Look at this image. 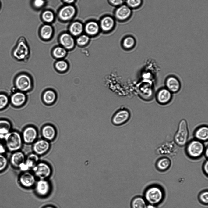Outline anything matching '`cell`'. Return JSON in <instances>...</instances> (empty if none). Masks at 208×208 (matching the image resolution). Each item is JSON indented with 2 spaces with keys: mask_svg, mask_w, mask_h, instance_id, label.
I'll use <instances>...</instances> for the list:
<instances>
[{
  "mask_svg": "<svg viewBox=\"0 0 208 208\" xmlns=\"http://www.w3.org/2000/svg\"><path fill=\"white\" fill-rule=\"evenodd\" d=\"M165 192L164 188L158 184H152L145 189L143 197L148 204L158 206L164 201Z\"/></svg>",
  "mask_w": 208,
  "mask_h": 208,
  "instance_id": "cell-1",
  "label": "cell"
},
{
  "mask_svg": "<svg viewBox=\"0 0 208 208\" xmlns=\"http://www.w3.org/2000/svg\"><path fill=\"white\" fill-rule=\"evenodd\" d=\"M185 146V154L192 160L199 159L204 155L205 146L201 141L194 138L188 142Z\"/></svg>",
  "mask_w": 208,
  "mask_h": 208,
  "instance_id": "cell-2",
  "label": "cell"
},
{
  "mask_svg": "<svg viewBox=\"0 0 208 208\" xmlns=\"http://www.w3.org/2000/svg\"><path fill=\"white\" fill-rule=\"evenodd\" d=\"M3 139L7 149L10 152L19 151L22 147V137L17 131H11L4 137Z\"/></svg>",
  "mask_w": 208,
  "mask_h": 208,
  "instance_id": "cell-3",
  "label": "cell"
},
{
  "mask_svg": "<svg viewBox=\"0 0 208 208\" xmlns=\"http://www.w3.org/2000/svg\"><path fill=\"white\" fill-rule=\"evenodd\" d=\"M189 130L187 121L185 119L179 122L177 131L173 137L175 143L178 146L182 147L188 142Z\"/></svg>",
  "mask_w": 208,
  "mask_h": 208,
  "instance_id": "cell-4",
  "label": "cell"
},
{
  "mask_svg": "<svg viewBox=\"0 0 208 208\" xmlns=\"http://www.w3.org/2000/svg\"><path fill=\"white\" fill-rule=\"evenodd\" d=\"M131 116V112L129 109L121 107L113 113L111 118V123L116 127L122 126L129 121Z\"/></svg>",
  "mask_w": 208,
  "mask_h": 208,
  "instance_id": "cell-5",
  "label": "cell"
},
{
  "mask_svg": "<svg viewBox=\"0 0 208 208\" xmlns=\"http://www.w3.org/2000/svg\"><path fill=\"white\" fill-rule=\"evenodd\" d=\"M32 169L34 175L40 179H45L51 174V167L45 163H37Z\"/></svg>",
  "mask_w": 208,
  "mask_h": 208,
  "instance_id": "cell-6",
  "label": "cell"
},
{
  "mask_svg": "<svg viewBox=\"0 0 208 208\" xmlns=\"http://www.w3.org/2000/svg\"><path fill=\"white\" fill-rule=\"evenodd\" d=\"M28 46L23 37L18 40L16 45L13 52V55L16 59L21 60L24 59L28 54Z\"/></svg>",
  "mask_w": 208,
  "mask_h": 208,
  "instance_id": "cell-7",
  "label": "cell"
},
{
  "mask_svg": "<svg viewBox=\"0 0 208 208\" xmlns=\"http://www.w3.org/2000/svg\"><path fill=\"white\" fill-rule=\"evenodd\" d=\"M15 84L16 88L21 91L29 90L31 86L30 78L28 75L22 74L17 76L15 80Z\"/></svg>",
  "mask_w": 208,
  "mask_h": 208,
  "instance_id": "cell-8",
  "label": "cell"
},
{
  "mask_svg": "<svg viewBox=\"0 0 208 208\" xmlns=\"http://www.w3.org/2000/svg\"><path fill=\"white\" fill-rule=\"evenodd\" d=\"M156 99L157 102L161 105H165L171 101L172 93L166 88H161L157 93Z\"/></svg>",
  "mask_w": 208,
  "mask_h": 208,
  "instance_id": "cell-9",
  "label": "cell"
},
{
  "mask_svg": "<svg viewBox=\"0 0 208 208\" xmlns=\"http://www.w3.org/2000/svg\"><path fill=\"white\" fill-rule=\"evenodd\" d=\"M37 132L34 127L29 126L26 127L22 132L23 140L27 144L32 143L35 141L37 136Z\"/></svg>",
  "mask_w": 208,
  "mask_h": 208,
  "instance_id": "cell-10",
  "label": "cell"
},
{
  "mask_svg": "<svg viewBox=\"0 0 208 208\" xmlns=\"http://www.w3.org/2000/svg\"><path fill=\"white\" fill-rule=\"evenodd\" d=\"M50 147V144L48 141L45 139H41L34 142L33 149L35 153L41 155L46 153Z\"/></svg>",
  "mask_w": 208,
  "mask_h": 208,
  "instance_id": "cell-11",
  "label": "cell"
},
{
  "mask_svg": "<svg viewBox=\"0 0 208 208\" xmlns=\"http://www.w3.org/2000/svg\"><path fill=\"white\" fill-rule=\"evenodd\" d=\"M19 180L20 185L25 188H31L36 183L35 175L28 172L21 174L19 176Z\"/></svg>",
  "mask_w": 208,
  "mask_h": 208,
  "instance_id": "cell-12",
  "label": "cell"
},
{
  "mask_svg": "<svg viewBox=\"0 0 208 208\" xmlns=\"http://www.w3.org/2000/svg\"><path fill=\"white\" fill-rule=\"evenodd\" d=\"M35 190L39 195L46 196L48 194L50 191V185L46 180L40 179L35 184Z\"/></svg>",
  "mask_w": 208,
  "mask_h": 208,
  "instance_id": "cell-13",
  "label": "cell"
},
{
  "mask_svg": "<svg viewBox=\"0 0 208 208\" xmlns=\"http://www.w3.org/2000/svg\"><path fill=\"white\" fill-rule=\"evenodd\" d=\"M165 88L172 93L178 92L181 87V83L179 79L173 76L167 77L165 80Z\"/></svg>",
  "mask_w": 208,
  "mask_h": 208,
  "instance_id": "cell-14",
  "label": "cell"
},
{
  "mask_svg": "<svg viewBox=\"0 0 208 208\" xmlns=\"http://www.w3.org/2000/svg\"><path fill=\"white\" fill-rule=\"evenodd\" d=\"M76 10L74 6L67 5L62 8L58 13L59 18L63 21H67L72 19L74 16Z\"/></svg>",
  "mask_w": 208,
  "mask_h": 208,
  "instance_id": "cell-15",
  "label": "cell"
},
{
  "mask_svg": "<svg viewBox=\"0 0 208 208\" xmlns=\"http://www.w3.org/2000/svg\"><path fill=\"white\" fill-rule=\"evenodd\" d=\"M194 138L203 142H207L208 139L207 125H202L197 127L193 132Z\"/></svg>",
  "mask_w": 208,
  "mask_h": 208,
  "instance_id": "cell-16",
  "label": "cell"
},
{
  "mask_svg": "<svg viewBox=\"0 0 208 208\" xmlns=\"http://www.w3.org/2000/svg\"><path fill=\"white\" fill-rule=\"evenodd\" d=\"M39 160L38 155L36 154L31 153L26 158L24 162L20 166L19 169L23 171L33 168L38 163Z\"/></svg>",
  "mask_w": 208,
  "mask_h": 208,
  "instance_id": "cell-17",
  "label": "cell"
},
{
  "mask_svg": "<svg viewBox=\"0 0 208 208\" xmlns=\"http://www.w3.org/2000/svg\"><path fill=\"white\" fill-rule=\"evenodd\" d=\"M171 165V159L168 157L165 156L161 157L156 161L155 166L156 169L161 172H164L167 170Z\"/></svg>",
  "mask_w": 208,
  "mask_h": 208,
  "instance_id": "cell-18",
  "label": "cell"
},
{
  "mask_svg": "<svg viewBox=\"0 0 208 208\" xmlns=\"http://www.w3.org/2000/svg\"><path fill=\"white\" fill-rule=\"evenodd\" d=\"M25 159L24 154L21 151H18L13 152L10 157V162L13 167L19 168L24 162Z\"/></svg>",
  "mask_w": 208,
  "mask_h": 208,
  "instance_id": "cell-19",
  "label": "cell"
},
{
  "mask_svg": "<svg viewBox=\"0 0 208 208\" xmlns=\"http://www.w3.org/2000/svg\"><path fill=\"white\" fill-rule=\"evenodd\" d=\"M59 40L61 45L65 49H72L74 46V40L71 34L66 33L62 34Z\"/></svg>",
  "mask_w": 208,
  "mask_h": 208,
  "instance_id": "cell-20",
  "label": "cell"
},
{
  "mask_svg": "<svg viewBox=\"0 0 208 208\" xmlns=\"http://www.w3.org/2000/svg\"><path fill=\"white\" fill-rule=\"evenodd\" d=\"M41 134L44 139L48 141L53 140L56 135V131L52 125L47 124L44 126L41 130Z\"/></svg>",
  "mask_w": 208,
  "mask_h": 208,
  "instance_id": "cell-21",
  "label": "cell"
},
{
  "mask_svg": "<svg viewBox=\"0 0 208 208\" xmlns=\"http://www.w3.org/2000/svg\"><path fill=\"white\" fill-rule=\"evenodd\" d=\"M131 10L128 6L123 5L118 7L116 10L115 15L119 20H122L127 18L130 15Z\"/></svg>",
  "mask_w": 208,
  "mask_h": 208,
  "instance_id": "cell-22",
  "label": "cell"
},
{
  "mask_svg": "<svg viewBox=\"0 0 208 208\" xmlns=\"http://www.w3.org/2000/svg\"><path fill=\"white\" fill-rule=\"evenodd\" d=\"M26 100L25 95L22 92H16L13 94L10 99L12 104L16 107L22 106Z\"/></svg>",
  "mask_w": 208,
  "mask_h": 208,
  "instance_id": "cell-23",
  "label": "cell"
},
{
  "mask_svg": "<svg viewBox=\"0 0 208 208\" xmlns=\"http://www.w3.org/2000/svg\"><path fill=\"white\" fill-rule=\"evenodd\" d=\"M147 203L143 196H136L134 197L131 202V208H146Z\"/></svg>",
  "mask_w": 208,
  "mask_h": 208,
  "instance_id": "cell-24",
  "label": "cell"
},
{
  "mask_svg": "<svg viewBox=\"0 0 208 208\" xmlns=\"http://www.w3.org/2000/svg\"><path fill=\"white\" fill-rule=\"evenodd\" d=\"M12 124L9 120L5 119H0V138L4 137L11 131Z\"/></svg>",
  "mask_w": 208,
  "mask_h": 208,
  "instance_id": "cell-25",
  "label": "cell"
},
{
  "mask_svg": "<svg viewBox=\"0 0 208 208\" xmlns=\"http://www.w3.org/2000/svg\"><path fill=\"white\" fill-rule=\"evenodd\" d=\"M114 24L113 19L110 16H107L104 17L101 20L100 26L103 31H108L113 28Z\"/></svg>",
  "mask_w": 208,
  "mask_h": 208,
  "instance_id": "cell-26",
  "label": "cell"
},
{
  "mask_svg": "<svg viewBox=\"0 0 208 208\" xmlns=\"http://www.w3.org/2000/svg\"><path fill=\"white\" fill-rule=\"evenodd\" d=\"M83 27L82 24L78 21L72 23L69 27V32L72 35L77 36L83 32Z\"/></svg>",
  "mask_w": 208,
  "mask_h": 208,
  "instance_id": "cell-27",
  "label": "cell"
},
{
  "mask_svg": "<svg viewBox=\"0 0 208 208\" xmlns=\"http://www.w3.org/2000/svg\"><path fill=\"white\" fill-rule=\"evenodd\" d=\"M86 32L90 35H94L98 33L99 30V26L97 23L95 21L88 22L85 26Z\"/></svg>",
  "mask_w": 208,
  "mask_h": 208,
  "instance_id": "cell-28",
  "label": "cell"
},
{
  "mask_svg": "<svg viewBox=\"0 0 208 208\" xmlns=\"http://www.w3.org/2000/svg\"><path fill=\"white\" fill-rule=\"evenodd\" d=\"M53 30L51 26L49 24H45L41 27L40 30V34L42 38L44 39H50L52 36Z\"/></svg>",
  "mask_w": 208,
  "mask_h": 208,
  "instance_id": "cell-29",
  "label": "cell"
},
{
  "mask_svg": "<svg viewBox=\"0 0 208 208\" xmlns=\"http://www.w3.org/2000/svg\"><path fill=\"white\" fill-rule=\"evenodd\" d=\"M56 99L55 93L51 90L46 91L44 94L43 99L44 102L47 104H51L53 103Z\"/></svg>",
  "mask_w": 208,
  "mask_h": 208,
  "instance_id": "cell-30",
  "label": "cell"
},
{
  "mask_svg": "<svg viewBox=\"0 0 208 208\" xmlns=\"http://www.w3.org/2000/svg\"><path fill=\"white\" fill-rule=\"evenodd\" d=\"M199 201L201 204L207 206L208 205V191L207 189L200 192L198 196Z\"/></svg>",
  "mask_w": 208,
  "mask_h": 208,
  "instance_id": "cell-31",
  "label": "cell"
},
{
  "mask_svg": "<svg viewBox=\"0 0 208 208\" xmlns=\"http://www.w3.org/2000/svg\"><path fill=\"white\" fill-rule=\"evenodd\" d=\"M53 54L56 58L60 59L64 57L67 54L66 49L62 47H57L54 49Z\"/></svg>",
  "mask_w": 208,
  "mask_h": 208,
  "instance_id": "cell-32",
  "label": "cell"
},
{
  "mask_svg": "<svg viewBox=\"0 0 208 208\" xmlns=\"http://www.w3.org/2000/svg\"><path fill=\"white\" fill-rule=\"evenodd\" d=\"M42 17L44 22L49 23L54 20L55 16L53 13L51 11L47 10L42 13Z\"/></svg>",
  "mask_w": 208,
  "mask_h": 208,
  "instance_id": "cell-33",
  "label": "cell"
},
{
  "mask_svg": "<svg viewBox=\"0 0 208 208\" xmlns=\"http://www.w3.org/2000/svg\"><path fill=\"white\" fill-rule=\"evenodd\" d=\"M135 43V41L133 38L128 37L123 40V45L125 48L129 49L132 48L134 46Z\"/></svg>",
  "mask_w": 208,
  "mask_h": 208,
  "instance_id": "cell-34",
  "label": "cell"
},
{
  "mask_svg": "<svg viewBox=\"0 0 208 208\" xmlns=\"http://www.w3.org/2000/svg\"><path fill=\"white\" fill-rule=\"evenodd\" d=\"M55 67L56 69L61 72L65 71L68 67V65L66 62L64 60H59L57 61L55 64Z\"/></svg>",
  "mask_w": 208,
  "mask_h": 208,
  "instance_id": "cell-35",
  "label": "cell"
},
{
  "mask_svg": "<svg viewBox=\"0 0 208 208\" xmlns=\"http://www.w3.org/2000/svg\"><path fill=\"white\" fill-rule=\"evenodd\" d=\"M89 38L86 35H82L76 39V42L79 45L83 46L86 45L89 42Z\"/></svg>",
  "mask_w": 208,
  "mask_h": 208,
  "instance_id": "cell-36",
  "label": "cell"
},
{
  "mask_svg": "<svg viewBox=\"0 0 208 208\" xmlns=\"http://www.w3.org/2000/svg\"><path fill=\"white\" fill-rule=\"evenodd\" d=\"M9 102L8 96L4 94H0V110L5 108Z\"/></svg>",
  "mask_w": 208,
  "mask_h": 208,
  "instance_id": "cell-37",
  "label": "cell"
},
{
  "mask_svg": "<svg viewBox=\"0 0 208 208\" xmlns=\"http://www.w3.org/2000/svg\"><path fill=\"white\" fill-rule=\"evenodd\" d=\"M8 163L7 159L4 154H0V172L7 168Z\"/></svg>",
  "mask_w": 208,
  "mask_h": 208,
  "instance_id": "cell-38",
  "label": "cell"
},
{
  "mask_svg": "<svg viewBox=\"0 0 208 208\" xmlns=\"http://www.w3.org/2000/svg\"><path fill=\"white\" fill-rule=\"evenodd\" d=\"M126 3L129 7L136 8L142 5L143 0H127Z\"/></svg>",
  "mask_w": 208,
  "mask_h": 208,
  "instance_id": "cell-39",
  "label": "cell"
},
{
  "mask_svg": "<svg viewBox=\"0 0 208 208\" xmlns=\"http://www.w3.org/2000/svg\"><path fill=\"white\" fill-rule=\"evenodd\" d=\"M45 3L44 0H33V4L34 6L37 8L42 7Z\"/></svg>",
  "mask_w": 208,
  "mask_h": 208,
  "instance_id": "cell-40",
  "label": "cell"
},
{
  "mask_svg": "<svg viewBox=\"0 0 208 208\" xmlns=\"http://www.w3.org/2000/svg\"><path fill=\"white\" fill-rule=\"evenodd\" d=\"M202 169L204 174L207 177L208 176V161L206 159L203 162Z\"/></svg>",
  "mask_w": 208,
  "mask_h": 208,
  "instance_id": "cell-41",
  "label": "cell"
},
{
  "mask_svg": "<svg viewBox=\"0 0 208 208\" xmlns=\"http://www.w3.org/2000/svg\"><path fill=\"white\" fill-rule=\"evenodd\" d=\"M7 149L5 144L0 142V154H4L6 152Z\"/></svg>",
  "mask_w": 208,
  "mask_h": 208,
  "instance_id": "cell-42",
  "label": "cell"
},
{
  "mask_svg": "<svg viewBox=\"0 0 208 208\" xmlns=\"http://www.w3.org/2000/svg\"><path fill=\"white\" fill-rule=\"evenodd\" d=\"M110 3L115 5H121L123 3L122 0H109Z\"/></svg>",
  "mask_w": 208,
  "mask_h": 208,
  "instance_id": "cell-43",
  "label": "cell"
},
{
  "mask_svg": "<svg viewBox=\"0 0 208 208\" xmlns=\"http://www.w3.org/2000/svg\"><path fill=\"white\" fill-rule=\"evenodd\" d=\"M204 155L206 158V159H207L208 157V148L207 145L205 147L204 153Z\"/></svg>",
  "mask_w": 208,
  "mask_h": 208,
  "instance_id": "cell-44",
  "label": "cell"
},
{
  "mask_svg": "<svg viewBox=\"0 0 208 208\" xmlns=\"http://www.w3.org/2000/svg\"><path fill=\"white\" fill-rule=\"evenodd\" d=\"M146 208H158L157 206L148 204Z\"/></svg>",
  "mask_w": 208,
  "mask_h": 208,
  "instance_id": "cell-45",
  "label": "cell"
},
{
  "mask_svg": "<svg viewBox=\"0 0 208 208\" xmlns=\"http://www.w3.org/2000/svg\"><path fill=\"white\" fill-rule=\"evenodd\" d=\"M63 1L65 3L68 4H70L73 2L75 0H63Z\"/></svg>",
  "mask_w": 208,
  "mask_h": 208,
  "instance_id": "cell-46",
  "label": "cell"
},
{
  "mask_svg": "<svg viewBox=\"0 0 208 208\" xmlns=\"http://www.w3.org/2000/svg\"><path fill=\"white\" fill-rule=\"evenodd\" d=\"M44 208H55L53 207V206H46V207H44Z\"/></svg>",
  "mask_w": 208,
  "mask_h": 208,
  "instance_id": "cell-47",
  "label": "cell"
},
{
  "mask_svg": "<svg viewBox=\"0 0 208 208\" xmlns=\"http://www.w3.org/2000/svg\"><path fill=\"white\" fill-rule=\"evenodd\" d=\"M0 8H1V3L0 2Z\"/></svg>",
  "mask_w": 208,
  "mask_h": 208,
  "instance_id": "cell-48",
  "label": "cell"
}]
</instances>
